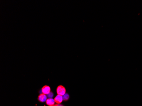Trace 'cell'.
<instances>
[{"instance_id": "6da1fadb", "label": "cell", "mask_w": 142, "mask_h": 106, "mask_svg": "<svg viewBox=\"0 0 142 106\" xmlns=\"http://www.w3.org/2000/svg\"><path fill=\"white\" fill-rule=\"evenodd\" d=\"M66 90L65 88L62 85H60L57 88V93L58 95H61V96H64L66 93Z\"/></svg>"}, {"instance_id": "7a4b0ae2", "label": "cell", "mask_w": 142, "mask_h": 106, "mask_svg": "<svg viewBox=\"0 0 142 106\" xmlns=\"http://www.w3.org/2000/svg\"><path fill=\"white\" fill-rule=\"evenodd\" d=\"M41 91H42L43 93L45 94V95H48V94L51 92V88H50V86H47V85H45L42 88Z\"/></svg>"}, {"instance_id": "3957f363", "label": "cell", "mask_w": 142, "mask_h": 106, "mask_svg": "<svg viewBox=\"0 0 142 106\" xmlns=\"http://www.w3.org/2000/svg\"><path fill=\"white\" fill-rule=\"evenodd\" d=\"M54 100L57 104H60L63 101V97L61 95H58L54 98Z\"/></svg>"}, {"instance_id": "277c9868", "label": "cell", "mask_w": 142, "mask_h": 106, "mask_svg": "<svg viewBox=\"0 0 142 106\" xmlns=\"http://www.w3.org/2000/svg\"><path fill=\"white\" fill-rule=\"evenodd\" d=\"M38 99L41 102H44L47 100V96L44 94H41L39 96Z\"/></svg>"}, {"instance_id": "5b68a950", "label": "cell", "mask_w": 142, "mask_h": 106, "mask_svg": "<svg viewBox=\"0 0 142 106\" xmlns=\"http://www.w3.org/2000/svg\"><path fill=\"white\" fill-rule=\"evenodd\" d=\"M46 104L49 106H53L54 105L55 101L54 99L52 98H49L46 101Z\"/></svg>"}, {"instance_id": "8992f818", "label": "cell", "mask_w": 142, "mask_h": 106, "mask_svg": "<svg viewBox=\"0 0 142 106\" xmlns=\"http://www.w3.org/2000/svg\"><path fill=\"white\" fill-rule=\"evenodd\" d=\"M63 100L67 101L69 99V95L67 93H65L64 96H63Z\"/></svg>"}, {"instance_id": "52a82bcc", "label": "cell", "mask_w": 142, "mask_h": 106, "mask_svg": "<svg viewBox=\"0 0 142 106\" xmlns=\"http://www.w3.org/2000/svg\"><path fill=\"white\" fill-rule=\"evenodd\" d=\"M53 96H54V94H53L52 92H50V93L47 95V97L49 98H52L53 97Z\"/></svg>"}, {"instance_id": "ba28073f", "label": "cell", "mask_w": 142, "mask_h": 106, "mask_svg": "<svg viewBox=\"0 0 142 106\" xmlns=\"http://www.w3.org/2000/svg\"><path fill=\"white\" fill-rule=\"evenodd\" d=\"M53 106H61V104H54V105Z\"/></svg>"}, {"instance_id": "9c48e42d", "label": "cell", "mask_w": 142, "mask_h": 106, "mask_svg": "<svg viewBox=\"0 0 142 106\" xmlns=\"http://www.w3.org/2000/svg\"><path fill=\"white\" fill-rule=\"evenodd\" d=\"M61 106H63V105H61Z\"/></svg>"}]
</instances>
